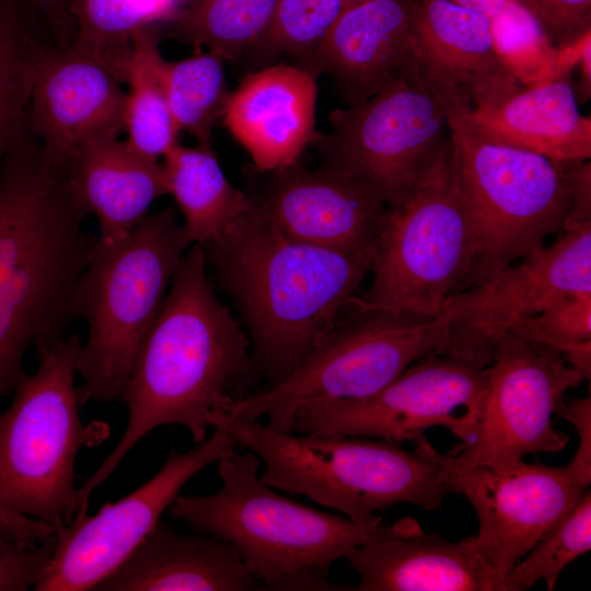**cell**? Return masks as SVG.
I'll return each instance as SVG.
<instances>
[{
	"label": "cell",
	"instance_id": "obj_1",
	"mask_svg": "<svg viewBox=\"0 0 591 591\" xmlns=\"http://www.w3.org/2000/svg\"><path fill=\"white\" fill-rule=\"evenodd\" d=\"M164 302L146 333L121 394L125 431L100 466L78 487L77 514L92 493L150 431L184 427L195 443L207 438L209 416L225 413L233 391L254 381L250 340L216 296L200 244L184 254Z\"/></svg>",
	"mask_w": 591,
	"mask_h": 591
},
{
	"label": "cell",
	"instance_id": "obj_2",
	"mask_svg": "<svg viewBox=\"0 0 591 591\" xmlns=\"http://www.w3.org/2000/svg\"><path fill=\"white\" fill-rule=\"evenodd\" d=\"M201 247L248 337L252 375L263 389L291 375L336 326L375 254L294 241L253 202Z\"/></svg>",
	"mask_w": 591,
	"mask_h": 591
},
{
	"label": "cell",
	"instance_id": "obj_3",
	"mask_svg": "<svg viewBox=\"0 0 591 591\" xmlns=\"http://www.w3.org/2000/svg\"><path fill=\"white\" fill-rule=\"evenodd\" d=\"M23 136L0 165V401L26 374L28 348L65 337L79 316L78 283L94 239L62 167Z\"/></svg>",
	"mask_w": 591,
	"mask_h": 591
},
{
	"label": "cell",
	"instance_id": "obj_4",
	"mask_svg": "<svg viewBox=\"0 0 591 591\" xmlns=\"http://www.w3.org/2000/svg\"><path fill=\"white\" fill-rule=\"evenodd\" d=\"M260 460L236 450L218 462L221 487L206 496L178 495L169 515L230 543L264 590H347L329 581L331 566L354 547L384 536L422 532L404 517L362 524L279 495L258 474Z\"/></svg>",
	"mask_w": 591,
	"mask_h": 591
},
{
	"label": "cell",
	"instance_id": "obj_5",
	"mask_svg": "<svg viewBox=\"0 0 591 591\" xmlns=\"http://www.w3.org/2000/svg\"><path fill=\"white\" fill-rule=\"evenodd\" d=\"M208 421L257 455L268 486L304 495L362 524L381 522L376 513L398 503L439 510L450 494L448 452H438L425 436L413 442L412 452L378 438L296 436L221 412L211 413Z\"/></svg>",
	"mask_w": 591,
	"mask_h": 591
},
{
	"label": "cell",
	"instance_id": "obj_6",
	"mask_svg": "<svg viewBox=\"0 0 591 591\" xmlns=\"http://www.w3.org/2000/svg\"><path fill=\"white\" fill-rule=\"evenodd\" d=\"M188 245L172 206L147 215L121 240L93 239L77 290L89 328L77 362L80 405L120 399Z\"/></svg>",
	"mask_w": 591,
	"mask_h": 591
},
{
	"label": "cell",
	"instance_id": "obj_7",
	"mask_svg": "<svg viewBox=\"0 0 591 591\" xmlns=\"http://www.w3.org/2000/svg\"><path fill=\"white\" fill-rule=\"evenodd\" d=\"M78 334L36 347L38 362L0 413V507L54 526L77 514L76 459L107 437L104 424H84L74 384Z\"/></svg>",
	"mask_w": 591,
	"mask_h": 591
},
{
	"label": "cell",
	"instance_id": "obj_8",
	"mask_svg": "<svg viewBox=\"0 0 591 591\" xmlns=\"http://www.w3.org/2000/svg\"><path fill=\"white\" fill-rule=\"evenodd\" d=\"M467 109L414 59L363 104L333 112L329 131L317 134L312 144L323 165L367 183L397 209L450 151L449 120Z\"/></svg>",
	"mask_w": 591,
	"mask_h": 591
},
{
	"label": "cell",
	"instance_id": "obj_9",
	"mask_svg": "<svg viewBox=\"0 0 591 591\" xmlns=\"http://www.w3.org/2000/svg\"><path fill=\"white\" fill-rule=\"evenodd\" d=\"M451 161L473 242L466 288L488 281L561 231L571 208L564 162L455 130Z\"/></svg>",
	"mask_w": 591,
	"mask_h": 591
},
{
	"label": "cell",
	"instance_id": "obj_10",
	"mask_svg": "<svg viewBox=\"0 0 591 591\" xmlns=\"http://www.w3.org/2000/svg\"><path fill=\"white\" fill-rule=\"evenodd\" d=\"M473 242L450 151L397 209H390L370 271L372 281L349 305L438 317L444 300L466 288Z\"/></svg>",
	"mask_w": 591,
	"mask_h": 591
},
{
	"label": "cell",
	"instance_id": "obj_11",
	"mask_svg": "<svg viewBox=\"0 0 591 591\" xmlns=\"http://www.w3.org/2000/svg\"><path fill=\"white\" fill-rule=\"evenodd\" d=\"M448 338L444 315L354 313L336 324L285 381L235 398L224 414L242 419L266 417L271 429L291 432L300 406L369 396L420 358L442 351Z\"/></svg>",
	"mask_w": 591,
	"mask_h": 591
},
{
	"label": "cell",
	"instance_id": "obj_12",
	"mask_svg": "<svg viewBox=\"0 0 591 591\" xmlns=\"http://www.w3.org/2000/svg\"><path fill=\"white\" fill-rule=\"evenodd\" d=\"M583 380L559 351L505 333L485 370L473 438L448 452L451 472L477 466L501 470L528 454L564 450L569 439L552 418L565 393Z\"/></svg>",
	"mask_w": 591,
	"mask_h": 591
},
{
	"label": "cell",
	"instance_id": "obj_13",
	"mask_svg": "<svg viewBox=\"0 0 591 591\" xmlns=\"http://www.w3.org/2000/svg\"><path fill=\"white\" fill-rule=\"evenodd\" d=\"M485 370L471 359L434 351L369 396L300 406L291 432L402 443L414 442L426 430L440 426L468 442L479 415Z\"/></svg>",
	"mask_w": 591,
	"mask_h": 591
},
{
	"label": "cell",
	"instance_id": "obj_14",
	"mask_svg": "<svg viewBox=\"0 0 591 591\" xmlns=\"http://www.w3.org/2000/svg\"><path fill=\"white\" fill-rule=\"evenodd\" d=\"M236 447L232 436L215 429L186 452L172 448L161 468L132 493L59 526L53 558L33 590H93L140 544L185 484Z\"/></svg>",
	"mask_w": 591,
	"mask_h": 591
},
{
	"label": "cell",
	"instance_id": "obj_15",
	"mask_svg": "<svg viewBox=\"0 0 591 591\" xmlns=\"http://www.w3.org/2000/svg\"><path fill=\"white\" fill-rule=\"evenodd\" d=\"M522 259L444 300L441 315L449 321V338L442 351L487 367L497 340L515 323L561 296L591 292V221L564 228L552 245Z\"/></svg>",
	"mask_w": 591,
	"mask_h": 591
},
{
	"label": "cell",
	"instance_id": "obj_16",
	"mask_svg": "<svg viewBox=\"0 0 591 591\" xmlns=\"http://www.w3.org/2000/svg\"><path fill=\"white\" fill-rule=\"evenodd\" d=\"M590 485L570 463L555 467L521 460L501 470L477 466L450 475V493L474 508L477 546L502 581Z\"/></svg>",
	"mask_w": 591,
	"mask_h": 591
},
{
	"label": "cell",
	"instance_id": "obj_17",
	"mask_svg": "<svg viewBox=\"0 0 591 591\" xmlns=\"http://www.w3.org/2000/svg\"><path fill=\"white\" fill-rule=\"evenodd\" d=\"M263 173L260 194L247 195L285 235L331 250L375 251L390 208L370 185L299 161Z\"/></svg>",
	"mask_w": 591,
	"mask_h": 591
},
{
	"label": "cell",
	"instance_id": "obj_18",
	"mask_svg": "<svg viewBox=\"0 0 591 591\" xmlns=\"http://www.w3.org/2000/svg\"><path fill=\"white\" fill-rule=\"evenodd\" d=\"M121 83L103 61L72 45L44 48L27 125L45 162L61 167L85 142L125 130Z\"/></svg>",
	"mask_w": 591,
	"mask_h": 591
},
{
	"label": "cell",
	"instance_id": "obj_19",
	"mask_svg": "<svg viewBox=\"0 0 591 591\" xmlns=\"http://www.w3.org/2000/svg\"><path fill=\"white\" fill-rule=\"evenodd\" d=\"M415 0H369L346 8L298 67L328 76L348 107L389 86L414 61Z\"/></svg>",
	"mask_w": 591,
	"mask_h": 591
},
{
	"label": "cell",
	"instance_id": "obj_20",
	"mask_svg": "<svg viewBox=\"0 0 591 591\" xmlns=\"http://www.w3.org/2000/svg\"><path fill=\"white\" fill-rule=\"evenodd\" d=\"M412 44L418 67L468 109L522 84L495 47L491 20L453 0H415Z\"/></svg>",
	"mask_w": 591,
	"mask_h": 591
},
{
	"label": "cell",
	"instance_id": "obj_21",
	"mask_svg": "<svg viewBox=\"0 0 591 591\" xmlns=\"http://www.w3.org/2000/svg\"><path fill=\"white\" fill-rule=\"evenodd\" d=\"M315 79L301 67L280 62L250 73L229 93L221 119L256 171L299 161L316 139Z\"/></svg>",
	"mask_w": 591,
	"mask_h": 591
},
{
	"label": "cell",
	"instance_id": "obj_22",
	"mask_svg": "<svg viewBox=\"0 0 591 591\" xmlns=\"http://www.w3.org/2000/svg\"><path fill=\"white\" fill-rule=\"evenodd\" d=\"M569 74L521 84L493 103L452 116L450 129L555 161L590 160L591 119L579 111Z\"/></svg>",
	"mask_w": 591,
	"mask_h": 591
},
{
	"label": "cell",
	"instance_id": "obj_23",
	"mask_svg": "<svg viewBox=\"0 0 591 591\" xmlns=\"http://www.w3.org/2000/svg\"><path fill=\"white\" fill-rule=\"evenodd\" d=\"M343 558L360 578L358 591H507L475 535L457 542L424 531L384 536Z\"/></svg>",
	"mask_w": 591,
	"mask_h": 591
},
{
	"label": "cell",
	"instance_id": "obj_24",
	"mask_svg": "<svg viewBox=\"0 0 591 591\" xmlns=\"http://www.w3.org/2000/svg\"><path fill=\"white\" fill-rule=\"evenodd\" d=\"M194 532H179L160 519L93 591L264 590L230 543Z\"/></svg>",
	"mask_w": 591,
	"mask_h": 591
},
{
	"label": "cell",
	"instance_id": "obj_25",
	"mask_svg": "<svg viewBox=\"0 0 591 591\" xmlns=\"http://www.w3.org/2000/svg\"><path fill=\"white\" fill-rule=\"evenodd\" d=\"M61 167L72 198L86 216H95L106 242L127 236L151 205L169 194L163 165L118 137L85 142Z\"/></svg>",
	"mask_w": 591,
	"mask_h": 591
},
{
	"label": "cell",
	"instance_id": "obj_26",
	"mask_svg": "<svg viewBox=\"0 0 591 591\" xmlns=\"http://www.w3.org/2000/svg\"><path fill=\"white\" fill-rule=\"evenodd\" d=\"M163 158L169 194L183 215L189 244L208 242L250 209L248 195L231 185L211 149L176 143Z\"/></svg>",
	"mask_w": 591,
	"mask_h": 591
},
{
	"label": "cell",
	"instance_id": "obj_27",
	"mask_svg": "<svg viewBox=\"0 0 591 591\" xmlns=\"http://www.w3.org/2000/svg\"><path fill=\"white\" fill-rule=\"evenodd\" d=\"M164 60L152 26L134 36L125 68V82L129 85L125 102L126 141L155 161L178 143L165 92Z\"/></svg>",
	"mask_w": 591,
	"mask_h": 591
},
{
	"label": "cell",
	"instance_id": "obj_28",
	"mask_svg": "<svg viewBox=\"0 0 591 591\" xmlns=\"http://www.w3.org/2000/svg\"><path fill=\"white\" fill-rule=\"evenodd\" d=\"M179 0H69L76 23L70 45L108 66L125 82L134 36L172 20Z\"/></svg>",
	"mask_w": 591,
	"mask_h": 591
},
{
	"label": "cell",
	"instance_id": "obj_29",
	"mask_svg": "<svg viewBox=\"0 0 591 591\" xmlns=\"http://www.w3.org/2000/svg\"><path fill=\"white\" fill-rule=\"evenodd\" d=\"M37 20L21 0H0V165L24 131L38 59Z\"/></svg>",
	"mask_w": 591,
	"mask_h": 591
},
{
	"label": "cell",
	"instance_id": "obj_30",
	"mask_svg": "<svg viewBox=\"0 0 591 591\" xmlns=\"http://www.w3.org/2000/svg\"><path fill=\"white\" fill-rule=\"evenodd\" d=\"M278 0H195L172 19L171 35L234 61L266 27Z\"/></svg>",
	"mask_w": 591,
	"mask_h": 591
},
{
	"label": "cell",
	"instance_id": "obj_31",
	"mask_svg": "<svg viewBox=\"0 0 591 591\" xmlns=\"http://www.w3.org/2000/svg\"><path fill=\"white\" fill-rule=\"evenodd\" d=\"M223 61L201 48L182 60H164V85L175 127L207 149H211L212 129L230 93Z\"/></svg>",
	"mask_w": 591,
	"mask_h": 591
},
{
	"label": "cell",
	"instance_id": "obj_32",
	"mask_svg": "<svg viewBox=\"0 0 591 591\" xmlns=\"http://www.w3.org/2000/svg\"><path fill=\"white\" fill-rule=\"evenodd\" d=\"M345 9L344 0H278L266 27L244 56L264 68L286 54L299 66Z\"/></svg>",
	"mask_w": 591,
	"mask_h": 591
},
{
	"label": "cell",
	"instance_id": "obj_33",
	"mask_svg": "<svg viewBox=\"0 0 591 591\" xmlns=\"http://www.w3.org/2000/svg\"><path fill=\"white\" fill-rule=\"evenodd\" d=\"M591 548V491L518 561L503 578L507 591H524L544 580L549 591L563 569Z\"/></svg>",
	"mask_w": 591,
	"mask_h": 591
},
{
	"label": "cell",
	"instance_id": "obj_34",
	"mask_svg": "<svg viewBox=\"0 0 591 591\" xmlns=\"http://www.w3.org/2000/svg\"><path fill=\"white\" fill-rule=\"evenodd\" d=\"M57 531L0 507V591L33 590L53 558Z\"/></svg>",
	"mask_w": 591,
	"mask_h": 591
},
{
	"label": "cell",
	"instance_id": "obj_35",
	"mask_svg": "<svg viewBox=\"0 0 591 591\" xmlns=\"http://www.w3.org/2000/svg\"><path fill=\"white\" fill-rule=\"evenodd\" d=\"M510 332L544 344L569 361L591 346V292L561 296L538 314L515 323Z\"/></svg>",
	"mask_w": 591,
	"mask_h": 591
},
{
	"label": "cell",
	"instance_id": "obj_36",
	"mask_svg": "<svg viewBox=\"0 0 591 591\" xmlns=\"http://www.w3.org/2000/svg\"><path fill=\"white\" fill-rule=\"evenodd\" d=\"M557 51L591 31V0H522Z\"/></svg>",
	"mask_w": 591,
	"mask_h": 591
},
{
	"label": "cell",
	"instance_id": "obj_37",
	"mask_svg": "<svg viewBox=\"0 0 591 591\" xmlns=\"http://www.w3.org/2000/svg\"><path fill=\"white\" fill-rule=\"evenodd\" d=\"M555 414L569 421L578 432L579 445L569 463L581 475L591 478V398H563Z\"/></svg>",
	"mask_w": 591,
	"mask_h": 591
},
{
	"label": "cell",
	"instance_id": "obj_38",
	"mask_svg": "<svg viewBox=\"0 0 591 591\" xmlns=\"http://www.w3.org/2000/svg\"><path fill=\"white\" fill-rule=\"evenodd\" d=\"M564 169L570 187L571 208L563 229L591 221V165L589 160L564 162Z\"/></svg>",
	"mask_w": 591,
	"mask_h": 591
},
{
	"label": "cell",
	"instance_id": "obj_39",
	"mask_svg": "<svg viewBox=\"0 0 591 591\" xmlns=\"http://www.w3.org/2000/svg\"><path fill=\"white\" fill-rule=\"evenodd\" d=\"M54 36L57 47L69 46L74 37L76 23L69 0H21Z\"/></svg>",
	"mask_w": 591,
	"mask_h": 591
},
{
	"label": "cell",
	"instance_id": "obj_40",
	"mask_svg": "<svg viewBox=\"0 0 591 591\" xmlns=\"http://www.w3.org/2000/svg\"><path fill=\"white\" fill-rule=\"evenodd\" d=\"M454 2L488 16L490 20L509 9L523 4L522 0H453ZM525 7V5H524ZM526 8V7H525Z\"/></svg>",
	"mask_w": 591,
	"mask_h": 591
},
{
	"label": "cell",
	"instance_id": "obj_41",
	"mask_svg": "<svg viewBox=\"0 0 591 591\" xmlns=\"http://www.w3.org/2000/svg\"><path fill=\"white\" fill-rule=\"evenodd\" d=\"M590 53H591V40L590 35L584 39L580 54L578 57V66L581 69V77L578 82V88L573 89L576 99L578 103H583L589 99L591 92V72H590Z\"/></svg>",
	"mask_w": 591,
	"mask_h": 591
},
{
	"label": "cell",
	"instance_id": "obj_42",
	"mask_svg": "<svg viewBox=\"0 0 591 591\" xmlns=\"http://www.w3.org/2000/svg\"><path fill=\"white\" fill-rule=\"evenodd\" d=\"M364 1H369V0H344L346 8L364 2Z\"/></svg>",
	"mask_w": 591,
	"mask_h": 591
}]
</instances>
